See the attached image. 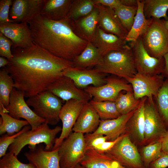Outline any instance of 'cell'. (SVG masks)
Listing matches in <instances>:
<instances>
[{
  "instance_id": "6da1fadb",
  "label": "cell",
  "mask_w": 168,
  "mask_h": 168,
  "mask_svg": "<svg viewBox=\"0 0 168 168\" xmlns=\"http://www.w3.org/2000/svg\"><path fill=\"white\" fill-rule=\"evenodd\" d=\"M11 50L13 57L2 68L12 77L14 87L26 97L47 91L65 70L74 67L72 61L53 55L34 42L30 47H12Z\"/></svg>"
},
{
  "instance_id": "7a4b0ae2",
  "label": "cell",
  "mask_w": 168,
  "mask_h": 168,
  "mask_svg": "<svg viewBox=\"0 0 168 168\" xmlns=\"http://www.w3.org/2000/svg\"><path fill=\"white\" fill-rule=\"evenodd\" d=\"M33 42L53 55L72 61L88 42L73 31L65 19L53 21L39 14L28 23Z\"/></svg>"
},
{
  "instance_id": "3957f363",
  "label": "cell",
  "mask_w": 168,
  "mask_h": 168,
  "mask_svg": "<svg viewBox=\"0 0 168 168\" xmlns=\"http://www.w3.org/2000/svg\"><path fill=\"white\" fill-rule=\"evenodd\" d=\"M94 69L105 74H110L125 79L132 77L137 73L132 49L130 45L118 50L109 52L103 56L102 63Z\"/></svg>"
},
{
  "instance_id": "277c9868",
  "label": "cell",
  "mask_w": 168,
  "mask_h": 168,
  "mask_svg": "<svg viewBox=\"0 0 168 168\" xmlns=\"http://www.w3.org/2000/svg\"><path fill=\"white\" fill-rule=\"evenodd\" d=\"M62 130L59 126L50 128L44 122L36 128L28 130L18 136L9 147V151L17 156L25 146L34 147L41 143L45 145V149L52 150L56 135Z\"/></svg>"
},
{
  "instance_id": "5b68a950",
  "label": "cell",
  "mask_w": 168,
  "mask_h": 168,
  "mask_svg": "<svg viewBox=\"0 0 168 168\" xmlns=\"http://www.w3.org/2000/svg\"><path fill=\"white\" fill-rule=\"evenodd\" d=\"M151 22L141 38L143 46L148 54L157 58L168 53V30L164 19L151 18Z\"/></svg>"
},
{
  "instance_id": "8992f818",
  "label": "cell",
  "mask_w": 168,
  "mask_h": 168,
  "mask_svg": "<svg viewBox=\"0 0 168 168\" xmlns=\"http://www.w3.org/2000/svg\"><path fill=\"white\" fill-rule=\"evenodd\" d=\"M26 102L33 111L45 122L52 125L59 121V115L63 106L60 99L46 91L28 98Z\"/></svg>"
},
{
  "instance_id": "52a82bcc",
  "label": "cell",
  "mask_w": 168,
  "mask_h": 168,
  "mask_svg": "<svg viewBox=\"0 0 168 168\" xmlns=\"http://www.w3.org/2000/svg\"><path fill=\"white\" fill-rule=\"evenodd\" d=\"M58 148L61 168L75 167L83 160L87 151L84 134L72 132Z\"/></svg>"
},
{
  "instance_id": "ba28073f",
  "label": "cell",
  "mask_w": 168,
  "mask_h": 168,
  "mask_svg": "<svg viewBox=\"0 0 168 168\" xmlns=\"http://www.w3.org/2000/svg\"><path fill=\"white\" fill-rule=\"evenodd\" d=\"M104 154L126 168H145L141 156L127 133L111 149Z\"/></svg>"
},
{
  "instance_id": "9c48e42d",
  "label": "cell",
  "mask_w": 168,
  "mask_h": 168,
  "mask_svg": "<svg viewBox=\"0 0 168 168\" xmlns=\"http://www.w3.org/2000/svg\"><path fill=\"white\" fill-rule=\"evenodd\" d=\"M138 73L150 76L161 74L165 67L163 57L157 58L150 56L145 49L141 37L134 42H130Z\"/></svg>"
},
{
  "instance_id": "30bf717a",
  "label": "cell",
  "mask_w": 168,
  "mask_h": 168,
  "mask_svg": "<svg viewBox=\"0 0 168 168\" xmlns=\"http://www.w3.org/2000/svg\"><path fill=\"white\" fill-rule=\"evenodd\" d=\"M144 144L160 140L167 130L153 100L147 99L144 105Z\"/></svg>"
},
{
  "instance_id": "8fae6325",
  "label": "cell",
  "mask_w": 168,
  "mask_h": 168,
  "mask_svg": "<svg viewBox=\"0 0 168 168\" xmlns=\"http://www.w3.org/2000/svg\"><path fill=\"white\" fill-rule=\"evenodd\" d=\"M24 94L14 88L10 94L9 104L7 109L8 114L18 119L26 120L33 130L45 122V120L37 115L25 100Z\"/></svg>"
},
{
  "instance_id": "7c38bea8",
  "label": "cell",
  "mask_w": 168,
  "mask_h": 168,
  "mask_svg": "<svg viewBox=\"0 0 168 168\" xmlns=\"http://www.w3.org/2000/svg\"><path fill=\"white\" fill-rule=\"evenodd\" d=\"M164 77L161 74L150 76L137 72L133 77L125 80L131 85L136 99L146 97L153 100V96L156 97L164 82Z\"/></svg>"
},
{
  "instance_id": "4fadbf2b",
  "label": "cell",
  "mask_w": 168,
  "mask_h": 168,
  "mask_svg": "<svg viewBox=\"0 0 168 168\" xmlns=\"http://www.w3.org/2000/svg\"><path fill=\"white\" fill-rule=\"evenodd\" d=\"M107 82L99 87L88 86L84 90L96 101H109L115 102L122 91H133L131 85L123 79L116 77L105 78Z\"/></svg>"
},
{
  "instance_id": "5bb4252c",
  "label": "cell",
  "mask_w": 168,
  "mask_h": 168,
  "mask_svg": "<svg viewBox=\"0 0 168 168\" xmlns=\"http://www.w3.org/2000/svg\"><path fill=\"white\" fill-rule=\"evenodd\" d=\"M86 103L76 99H71L66 101L63 105L59 115L60 119L62 123L61 133L59 137L56 138L52 150L58 148L63 141L72 132V128Z\"/></svg>"
},
{
  "instance_id": "9a60e30c",
  "label": "cell",
  "mask_w": 168,
  "mask_h": 168,
  "mask_svg": "<svg viewBox=\"0 0 168 168\" xmlns=\"http://www.w3.org/2000/svg\"><path fill=\"white\" fill-rule=\"evenodd\" d=\"M47 91L66 101L76 99L87 102L92 98L84 90L78 87L71 78L64 75L51 84Z\"/></svg>"
},
{
  "instance_id": "2e32d148",
  "label": "cell",
  "mask_w": 168,
  "mask_h": 168,
  "mask_svg": "<svg viewBox=\"0 0 168 168\" xmlns=\"http://www.w3.org/2000/svg\"><path fill=\"white\" fill-rule=\"evenodd\" d=\"M135 110L115 119L101 120L98 128L94 132L84 136L86 141L101 135L107 136L108 141H113L126 133L127 124Z\"/></svg>"
},
{
  "instance_id": "e0dca14e",
  "label": "cell",
  "mask_w": 168,
  "mask_h": 168,
  "mask_svg": "<svg viewBox=\"0 0 168 168\" xmlns=\"http://www.w3.org/2000/svg\"><path fill=\"white\" fill-rule=\"evenodd\" d=\"M106 74L97 71L94 69L72 67L66 69L63 75L71 78L78 88H86L90 85L99 87L106 83Z\"/></svg>"
},
{
  "instance_id": "ac0fdd59",
  "label": "cell",
  "mask_w": 168,
  "mask_h": 168,
  "mask_svg": "<svg viewBox=\"0 0 168 168\" xmlns=\"http://www.w3.org/2000/svg\"><path fill=\"white\" fill-rule=\"evenodd\" d=\"M0 32L12 42V47L25 48L33 44L27 23L11 22L0 24Z\"/></svg>"
},
{
  "instance_id": "d6986e66",
  "label": "cell",
  "mask_w": 168,
  "mask_h": 168,
  "mask_svg": "<svg viewBox=\"0 0 168 168\" xmlns=\"http://www.w3.org/2000/svg\"><path fill=\"white\" fill-rule=\"evenodd\" d=\"M28 148L30 150L24 155L36 168H61L58 148L51 151L46 150L42 145Z\"/></svg>"
},
{
  "instance_id": "ffe728a7",
  "label": "cell",
  "mask_w": 168,
  "mask_h": 168,
  "mask_svg": "<svg viewBox=\"0 0 168 168\" xmlns=\"http://www.w3.org/2000/svg\"><path fill=\"white\" fill-rule=\"evenodd\" d=\"M44 0H14L9 18L15 22L28 23L39 14Z\"/></svg>"
},
{
  "instance_id": "44dd1931",
  "label": "cell",
  "mask_w": 168,
  "mask_h": 168,
  "mask_svg": "<svg viewBox=\"0 0 168 168\" xmlns=\"http://www.w3.org/2000/svg\"><path fill=\"white\" fill-rule=\"evenodd\" d=\"M96 5L99 10L98 26L107 33L125 39L128 31L123 26L114 9L100 4Z\"/></svg>"
},
{
  "instance_id": "7402d4cb",
  "label": "cell",
  "mask_w": 168,
  "mask_h": 168,
  "mask_svg": "<svg viewBox=\"0 0 168 168\" xmlns=\"http://www.w3.org/2000/svg\"><path fill=\"white\" fill-rule=\"evenodd\" d=\"M98 9L96 5L94 9L88 15L77 20H67L77 35L88 42H91L98 26Z\"/></svg>"
},
{
  "instance_id": "603a6c76",
  "label": "cell",
  "mask_w": 168,
  "mask_h": 168,
  "mask_svg": "<svg viewBox=\"0 0 168 168\" xmlns=\"http://www.w3.org/2000/svg\"><path fill=\"white\" fill-rule=\"evenodd\" d=\"M91 42L103 56L110 51L120 50L128 45L125 39L107 33L98 26Z\"/></svg>"
},
{
  "instance_id": "cb8c5ba5",
  "label": "cell",
  "mask_w": 168,
  "mask_h": 168,
  "mask_svg": "<svg viewBox=\"0 0 168 168\" xmlns=\"http://www.w3.org/2000/svg\"><path fill=\"white\" fill-rule=\"evenodd\" d=\"M100 119L89 102L86 103L72 129L75 132L86 134L92 133L98 128Z\"/></svg>"
},
{
  "instance_id": "d4e9b609",
  "label": "cell",
  "mask_w": 168,
  "mask_h": 168,
  "mask_svg": "<svg viewBox=\"0 0 168 168\" xmlns=\"http://www.w3.org/2000/svg\"><path fill=\"white\" fill-rule=\"evenodd\" d=\"M147 98L144 97L141 99L139 105L127 125V129L129 128L128 134L139 144L144 142V105Z\"/></svg>"
},
{
  "instance_id": "484cf974",
  "label": "cell",
  "mask_w": 168,
  "mask_h": 168,
  "mask_svg": "<svg viewBox=\"0 0 168 168\" xmlns=\"http://www.w3.org/2000/svg\"><path fill=\"white\" fill-rule=\"evenodd\" d=\"M73 0H44L40 14L53 21L65 19Z\"/></svg>"
},
{
  "instance_id": "4316f807",
  "label": "cell",
  "mask_w": 168,
  "mask_h": 168,
  "mask_svg": "<svg viewBox=\"0 0 168 168\" xmlns=\"http://www.w3.org/2000/svg\"><path fill=\"white\" fill-rule=\"evenodd\" d=\"M80 164L85 168H126L105 154L88 149Z\"/></svg>"
},
{
  "instance_id": "83f0119b",
  "label": "cell",
  "mask_w": 168,
  "mask_h": 168,
  "mask_svg": "<svg viewBox=\"0 0 168 168\" xmlns=\"http://www.w3.org/2000/svg\"><path fill=\"white\" fill-rule=\"evenodd\" d=\"M138 9L133 24L125 39L127 42H134L147 31L152 18L147 19L143 12V1L137 0Z\"/></svg>"
},
{
  "instance_id": "f1b7e54d",
  "label": "cell",
  "mask_w": 168,
  "mask_h": 168,
  "mask_svg": "<svg viewBox=\"0 0 168 168\" xmlns=\"http://www.w3.org/2000/svg\"><path fill=\"white\" fill-rule=\"evenodd\" d=\"M103 56L91 42L88 43L83 51L72 60L74 67L87 68L101 64Z\"/></svg>"
},
{
  "instance_id": "f546056e",
  "label": "cell",
  "mask_w": 168,
  "mask_h": 168,
  "mask_svg": "<svg viewBox=\"0 0 168 168\" xmlns=\"http://www.w3.org/2000/svg\"><path fill=\"white\" fill-rule=\"evenodd\" d=\"M143 12L147 19L152 18L160 19L164 18L168 20L167 12L168 0H143Z\"/></svg>"
},
{
  "instance_id": "4dcf8cb0",
  "label": "cell",
  "mask_w": 168,
  "mask_h": 168,
  "mask_svg": "<svg viewBox=\"0 0 168 168\" xmlns=\"http://www.w3.org/2000/svg\"><path fill=\"white\" fill-rule=\"evenodd\" d=\"M14 88L12 77L6 70L0 71V110L8 113L7 108L9 103L10 94Z\"/></svg>"
},
{
  "instance_id": "1f68e13d",
  "label": "cell",
  "mask_w": 168,
  "mask_h": 168,
  "mask_svg": "<svg viewBox=\"0 0 168 168\" xmlns=\"http://www.w3.org/2000/svg\"><path fill=\"white\" fill-rule=\"evenodd\" d=\"M0 135L5 133L11 135L20 131L26 126L29 125L26 120L15 119L11 116L8 113L0 111Z\"/></svg>"
},
{
  "instance_id": "d6a6232c",
  "label": "cell",
  "mask_w": 168,
  "mask_h": 168,
  "mask_svg": "<svg viewBox=\"0 0 168 168\" xmlns=\"http://www.w3.org/2000/svg\"><path fill=\"white\" fill-rule=\"evenodd\" d=\"M96 6L93 0H73L65 19L75 20L90 14Z\"/></svg>"
},
{
  "instance_id": "836d02e7",
  "label": "cell",
  "mask_w": 168,
  "mask_h": 168,
  "mask_svg": "<svg viewBox=\"0 0 168 168\" xmlns=\"http://www.w3.org/2000/svg\"><path fill=\"white\" fill-rule=\"evenodd\" d=\"M89 102L96 111L100 120L114 119L121 115L115 102L99 101L92 100Z\"/></svg>"
},
{
  "instance_id": "e575fe53",
  "label": "cell",
  "mask_w": 168,
  "mask_h": 168,
  "mask_svg": "<svg viewBox=\"0 0 168 168\" xmlns=\"http://www.w3.org/2000/svg\"><path fill=\"white\" fill-rule=\"evenodd\" d=\"M141 99H136L133 91L121 92L115 101L117 108L121 115L128 113L135 110L139 105Z\"/></svg>"
},
{
  "instance_id": "d590c367",
  "label": "cell",
  "mask_w": 168,
  "mask_h": 168,
  "mask_svg": "<svg viewBox=\"0 0 168 168\" xmlns=\"http://www.w3.org/2000/svg\"><path fill=\"white\" fill-rule=\"evenodd\" d=\"M155 98L158 111L166 125L168 126V78L164 81Z\"/></svg>"
},
{
  "instance_id": "8d00e7d4",
  "label": "cell",
  "mask_w": 168,
  "mask_h": 168,
  "mask_svg": "<svg viewBox=\"0 0 168 168\" xmlns=\"http://www.w3.org/2000/svg\"><path fill=\"white\" fill-rule=\"evenodd\" d=\"M113 9L123 26L129 32L133 24L138 6L128 7L120 4Z\"/></svg>"
},
{
  "instance_id": "74e56055",
  "label": "cell",
  "mask_w": 168,
  "mask_h": 168,
  "mask_svg": "<svg viewBox=\"0 0 168 168\" xmlns=\"http://www.w3.org/2000/svg\"><path fill=\"white\" fill-rule=\"evenodd\" d=\"M162 152L160 140L149 144L143 147L140 155L145 168H147L151 163L158 159L161 155Z\"/></svg>"
},
{
  "instance_id": "f35d334b",
  "label": "cell",
  "mask_w": 168,
  "mask_h": 168,
  "mask_svg": "<svg viewBox=\"0 0 168 168\" xmlns=\"http://www.w3.org/2000/svg\"><path fill=\"white\" fill-rule=\"evenodd\" d=\"M0 168H36L30 163L21 162L17 156L10 152L6 154L0 160Z\"/></svg>"
},
{
  "instance_id": "ab89813d",
  "label": "cell",
  "mask_w": 168,
  "mask_h": 168,
  "mask_svg": "<svg viewBox=\"0 0 168 168\" xmlns=\"http://www.w3.org/2000/svg\"><path fill=\"white\" fill-rule=\"evenodd\" d=\"M31 129L30 125L24 127L19 132L12 135H3L0 138V157H2L6 153V151L9 146L20 135L28 130Z\"/></svg>"
},
{
  "instance_id": "60d3db41",
  "label": "cell",
  "mask_w": 168,
  "mask_h": 168,
  "mask_svg": "<svg viewBox=\"0 0 168 168\" xmlns=\"http://www.w3.org/2000/svg\"><path fill=\"white\" fill-rule=\"evenodd\" d=\"M13 44L12 41L0 32V55L7 59L13 57L11 49Z\"/></svg>"
},
{
  "instance_id": "b9f144b4",
  "label": "cell",
  "mask_w": 168,
  "mask_h": 168,
  "mask_svg": "<svg viewBox=\"0 0 168 168\" xmlns=\"http://www.w3.org/2000/svg\"><path fill=\"white\" fill-rule=\"evenodd\" d=\"M13 0H0V24L15 22L9 18V12Z\"/></svg>"
},
{
  "instance_id": "7bdbcfd3",
  "label": "cell",
  "mask_w": 168,
  "mask_h": 168,
  "mask_svg": "<svg viewBox=\"0 0 168 168\" xmlns=\"http://www.w3.org/2000/svg\"><path fill=\"white\" fill-rule=\"evenodd\" d=\"M107 141H108V137L104 135H101L94 137L86 141L87 150L90 149L95 150Z\"/></svg>"
},
{
  "instance_id": "ee69618b",
  "label": "cell",
  "mask_w": 168,
  "mask_h": 168,
  "mask_svg": "<svg viewBox=\"0 0 168 168\" xmlns=\"http://www.w3.org/2000/svg\"><path fill=\"white\" fill-rule=\"evenodd\" d=\"M168 167V153L162 152L161 156L151 163L147 168H166Z\"/></svg>"
},
{
  "instance_id": "f6af8a7d",
  "label": "cell",
  "mask_w": 168,
  "mask_h": 168,
  "mask_svg": "<svg viewBox=\"0 0 168 168\" xmlns=\"http://www.w3.org/2000/svg\"><path fill=\"white\" fill-rule=\"evenodd\" d=\"M125 134H122L113 141H105L95 150L100 153L104 154L106 152L111 149L123 137Z\"/></svg>"
},
{
  "instance_id": "bcb514c9",
  "label": "cell",
  "mask_w": 168,
  "mask_h": 168,
  "mask_svg": "<svg viewBox=\"0 0 168 168\" xmlns=\"http://www.w3.org/2000/svg\"><path fill=\"white\" fill-rule=\"evenodd\" d=\"M95 5L100 4L113 9L121 4L120 0H93Z\"/></svg>"
},
{
  "instance_id": "7dc6e473",
  "label": "cell",
  "mask_w": 168,
  "mask_h": 168,
  "mask_svg": "<svg viewBox=\"0 0 168 168\" xmlns=\"http://www.w3.org/2000/svg\"><path fill=\"white\" fill-rule=\"evenodd\" d=\"M160 140L161 143L162 151L168 153V131L164 133Z\"/></svg>"
},
{
  "instance_id": "c3c4849f",
  "label": "cell",
  "mask_w": 168,
  "mask_h": 168,
  "mask_svg": "<svg viewBox=\"0 0 168 168\" xmlns=\"http://www.w3.org/2000/svg\"><path fill=\"white\" fill-rule=\"evenodd\" d=\"M121 4L128 7L138 6L137 0H120Z\"/></svg>"
},
{
  "instance_id": "681fc988",
  "label": "cell",
  "mask_w": 168,
  "mask_h": 168,
  "mask_svg": "<svg viewBox=\"0 0 168 168\" xmlns=\"http://www.w3.org/2000/svg\"><path fill=\"white\" fill-rule=\"evenodd\" d=\"M165 62V67L164 71L161 74L164 77H168V53L164 56Z\"/></svg>"
},
{
  "instance_id": "f907efd6",
  "label": "cell",
  "mask_w": 168,
  "mask_h": 168,
  "mask_svg": "<svg viewBox=\"0 0 168 168\" xmlns=\"http://www.w3.org/2000/svg\"><path fill=\"white\" fill-rule=\"evenodd\" d=\"M9 63L8 60L6 58L0 57V67L4 68L8 65Z\"/></svg>"
},
{
  "instance_id": "816d5d0a",
  "label": "cell",
  "mask_w": 168,
  "mask_h": 168,
  "mask_svg": "<svg viewBox=\"0 0 168 168\" xmlns=\"http://www.w3.org/2000/svg\"><path fill=\"white\" fill-rule=\"evenodd\" d=\"M164 24L166 28L168 30V20H164Z\"/></svg>"
},
{
  "instance_id": "f5cc1de1",
  "label": "cell",
  "mask_w": 168,
  "mask_h": 168,
  "mask_svg": "<svg viewBox=\"0 0 168 168\" xmlns=\"http://www.w3.org/2000/svg\"><path fill=\"white\" fill-rule=\"evenodd\" d=\"M75 168H85L83 166L81 165L80 164L77 165L75 167Z\"/></svg>"
},
{
  "instance_id": "db71d44e",
  "label": "cell",
  "mask_w": 168,
  "mask_h": 168,
  "mask_svg": "<svg viewBox=\"0 0 168 168\" xmlns=\"http://www.w3.org/2000/svg\"><path fill=\"white\" fill-rule=\"evenodd\" d=\"M75 168V167H69V168Z\"/></svg>"
}]
</instances>
